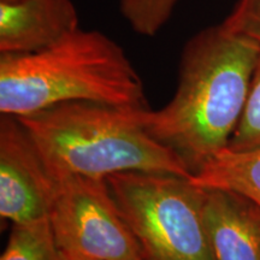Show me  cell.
I'll use <instances>...</instances> for the list:
<instances>
[{
  "instance_id": "cell-13",
  "label": "cell",
  "mask_w": 260,
  "mask_h": 260,
  "mask_svg": "<svg viewBox=\"0 0 260 260\" xmlns=\"http://www.w3.org/2000/svg\"><path fill=\"white\" fill-rule=\"evenodd\" d=\"M60 256H61V260H95V259H87V258H67V256H64L63 254H60Z\"/></svg>"
},
{
  "instance_id": "cell-2",
  "label": "cell",
  "mask_w": 260,
  "mask_h": 260,
  "mask_svg": "<svg viewBox=\"0 0 260 260\" xmlns=\"http://www.w3.org/2000/svg\"><path fill=\"white\" fill-rule=\"evenodd\" d=\"M70 102L149 109L123 48L98 30L76 29L30 53H0V112L15 117Z\"/></svg>"
},
{
  "instance_id": "cell-1",
  "label": "cell",
  "mask_w": 260,
  "mask_h": 260,
  "mask_svg": "<svg viewBox=\"0 0 260 260\" xmlns=\"http://www.w3.org/2000/svg\"><path fill=\"white\" fill-rule=\"evenodd\" d=\"M260 42L223 23L205 28L182 51L178 83L162 109L142 110V125L200 171L228 147L245 109Z\"/></svg>"
},
{
  "instance_id": "cell-7",
  "label": "cell",
  "mask_w": 260,
  "mask_h": 260,
  "mask_svg": "<svg viewBox=\"0 0 260 260\" xmlns=\"http://www.w3.org/2000/svg\"><path fill=\"white\" fill-rule=\"evenodd\" d=\"M73 0H0V53H30L79 29Z\"/></svg>"
},
{
  "instance_id": "cell-9",
  "label": "cell",
  "mask_w": 260,
  "mask_h": 260,
  "mask_svg": "<svg viewBox=\"0 0 260 260\" xmlns=\"http://www.w3.org/2000/svg\"><path fill=\"white\" fill-rule=\"evenodd\" d=\"M189 180L201 188L234 191L260 207V147L224 148Z\"/></svg>"
},
{
  "instance_id": "cell-6",
  "label": "cell",
  "mask_w": 260,
  "mask_h": 260,
  "mask_svg": "<svg viewBox=\"0 0 260 260\" xmlns=\"http://www.w3.org/2000/svg\"><path fill=\"white\" fill-rule=\"evenodd\" d=\"M56 181L27 129L15 116L0 118V217L12 224L50 218Z\"/></svg>"
},
{
  "instance_id": "cell-4",
  "label": "cell",
  "mask_w": 260,
  "mask_h": 260,
  "mask_svg": "<svg viewBox=\"0 0 260 260\" xmlns=\"http://www.w3.org/2000/svg\"><path fill=\"white\" fill-rule=\"evenodd\" d=\"M147 260H214L204 218V189L189 178L121 172L106 178Z\"/></svg>"
},
{
  "instance_id": "cell-5",
  "label": "cell",
  "mask_w": 260,
  "mask_h": 260,
  "mask_svg": "<svg viewBox=\"0 0 260 260\" xmlns=\"http://www.w3.org/2000/svg\"><path fill=\"white\" fill-rule=\"evenodd\" d=\"M50 223L60 254L95 260H147L104 178H54Z\"/></svg>"
},
{
  "instance_id": "cell-8",
  "label": "cell",
  "mask_w": 260,
  "mask_h": 260,
  "mask_svg": "<svg viewBox=\"0 0 260 260\" xmlns=\"http://www.w3.org/2000/svg\"><path fill=\"white\" fill-rule=\"evenodd\" d=\"M204 218L214 260H260V207L230 190L203 188Z\"/></svg>"
},
{
  "instance_id": "cell-10",
  "label": "cell",
  "mask_w": 260,
  "mask_h": 260,
  "mask_svg": "<svg viewBox=\"0 0 260 260\" xmlns=\"http://www.w3.org/2000/svg\"><path fill=\"white\" fill-rule=\"evenodd\" d=\"M0 260H61L50 218L12 224Z\"/></svg>"
},
{
  "instance_id": "cell-12",
  "label": "cell",
  "mask_w": 260,
  "mask_h": 260,
  "mask_svg": "<svg viewBox=\"0 0 260 260\" xmlns=\"http://www.w3.org/2000/svg\"><path fill=\"white\" fill-rule=\"evenodd\" d=\"M223 24L236 34L260 42V0H239Z\"/></svg>"
},
{
  "instance_id": "cell-11",
  "label": "cell",
  "mask_w": 260,
  "mask_h": 260,
  "mask_svg": "<svg viewBox=\"0 0 260 260\" xmlns=\"http://www.w3.org/2000/svg\"><path fill=\"white\" fill-rule=\"evenodd\" d=\"M256 147H260V52L253 70L241 119L226 148L232 151H248Z\"/></svg>"
},
{
  "instance_id": "cell-3",
  "label": "cell",
  "mask_w": 260,
  "mask_h": 260,
  "mask_svg": "<svg viewBox=\"0 0 260 260\" xmlns=\"http://www.w3.org/2000/svg\"><path fill=\"white\" fill-rule=\"evenodd\" d=\"M141 111L70 102L17 118L53 178L106 180L111 175L133 171L190 178L186 162L145 129Z\"/></svg>"
}]
</instances>
